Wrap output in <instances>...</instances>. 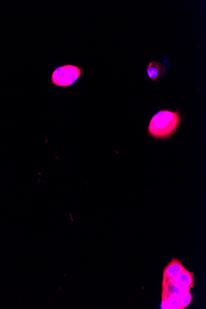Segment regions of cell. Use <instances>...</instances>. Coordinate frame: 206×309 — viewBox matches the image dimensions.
<instances>
[{
    "instance_id": "277c9868",
    "label": "cell",
    "mask_w": 206,
    "mask_h": 309,
    "mask_svg": "<svg viewBox=\"0 0 206 309\" xmlns=\"http://www.w3.org/2000/svg\"><path fill=\"white\" fill-rule=\"evenodd\" d=\"M186 269L182 262L177 259H173L171 262L164 268L163 271L162 281L175 277Z\"/></svg>"
},
{
    "instance_id": "6da1fadb",
    "label": "cell",
    "mask_w": 206,
    "mask_h": 309,
    "mask_svg": "<svg viewBox=\"0 0 206 309\" xmlns=\"http://www.w3.org/2000/svg\"><path fill=\"white\" fill-rule=\"evenodd\" d=\"M181 120L179 111L160 110L151 119L147 128L148 135L159 140L167 139L178 130Z\"/></svg>"
},
{
    "instance_id": "3957f363",
    "label": "cell",
    "mask_w": 206,
    "mask_h": 309,
    "mask_svg": "<svg viewBox=\"0 0 206 309\" xmlns=\"http://www.w3.org/2000/svg\"><path fill=\"white\" fill-rule=\"evenodd\" d=\"M162 283H170L184 290H190L194 286L193 273L185 269L178 276L171 279H167Z\"/></svg>"
},
{
    "instance_id": "7a4b0ae2",
    "label": "cell",
    "mask_w": 206,
    "mask_h": 309,
    "mask_svg": "<svg viewBox=\"0 0 206 309\" xmlns=\"http://www.w3.org/2000/svg\"><path fill=\"white\" fill-rule=\"evenodd\" d=\"M82 73V69L76 65L71 64L60 65L52 70L51 83L57 87H69L79 80Z\"/></svg>"
},
{
    "instance_id": "5b68a950",
    "label": "cell",
    "mask_w": 206,
    "mask_h": 309,
    "mask_svg": "<svg viewBox=\"0 0 206 309\" xmlns=\"http://www.w3.org/2000/svg\"><path fill=\"white\" fill-rule=\"evenodd\" d=\"M146 71L147 74L152 81H158L166 73L164 65L156 61L149 64L147 66Z\"/></svg>"
},
{
    "instance_id": "8992f818",
    "label": "cell",
    "mask_w": 206,
    "mask_h": 309,
    "mask_svg": "<svg viewBox=\"0 0 206 309\" xmlns=\"http://www.w3.org/2000/svg\"><path fill=\"white\" fill-rule=\"evenodd\" d=\"M178 298L180 309H184L191 303L193 296L190 293V290H187L180 294Z\"/></svg>"
}]
</instances>
